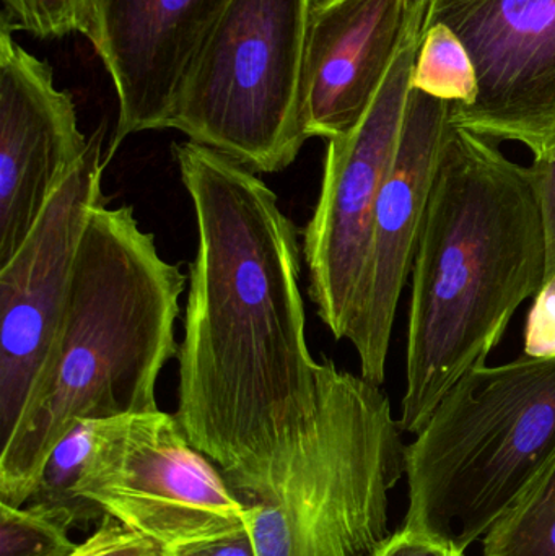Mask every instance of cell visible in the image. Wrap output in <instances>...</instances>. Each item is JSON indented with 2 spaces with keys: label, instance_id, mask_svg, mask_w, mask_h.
Here are the masks:
<instances>
[{
  "label": "cell",
  "instance_id": "cell-1",
  "mask_svg": "<svg viewBox=\"0 0 555 556\" xmlns=\"http://www.w3.org/2000/svg\"><path fill=\"white\" fill-rule=\"evenodd\" d=\"M194 207L176 418L215 466L318 410L306 342L299 228L247 166L186 140L172 147Z\"/></svg>",
  "mask_w": 555,
  "mask_h": 556
},
{
  "label": "cell",
  "instance_id": "cell-2",
  "mask_svg": "<svg viewBox=\"0 0 555 556\" xmlns=\"http://www.w3.org/2000/svg\"><path fill=\"white\" fill-rule=\"evenodd\" d=\"M411 278L400 425L416 437L456 381L488 363L518 307L546 281L530 169L452 124Z\"/></svg>",
  "mask_w": 555,
  "mask_h": 556
},
{
  "label": "cell",
  "instance_id": "cell-3",
  "mask_svg": "<svg viewBox=\"0 0 555 556\" xmlns=\"http://www.w3.org/2000/svg\"><path fill=\"white\" fill-rule=\"evenodd\" d=\"M186 277L130 205L88 220L51 363L0 451V503L33 498L46 460L80 420L160 410L156 382L178 356Z\"/></svg>",
  "mask_w": 555,
  "mask_h": 556
},
{
  "label": "cell",
  "instance_id": "cell-4",
  "mask_svg": "<svg viewBox=\"0 0 555 556\" xmlns=\"http://www.w3.org/2000/svg\"><path fill=\"white\" fill-rule=\"evenodd\" d=\"M308 424L217 467L250 509L257 556H371L406 476L403 428L381 386L319 359Z\"/></svg>",
  "mask_w": 555,
  "mask_h": 556
},
{
  "label": "cell",
  "instance_id": "cell-5",
  "mask_svg": "<svg viewBox=\"0 0 555 556\" xmlns=\"http://www.w3.org/2000/svg\"><path fill=\"white\" fill-rule=\"evenodd\" d=\"M555 454V358L475 366L407 444L404 529L484 539Z\"/></svg>",
  "mask_w": 555,
  "mask_h": 556
},
{
  "label": "cell",
  "instance_id": "cell-6",
  "mask_svg": "<svg viewBox=\"0 0 555 556\" xmlns=\"http://www.w3.org/2000/svg\"><path fill=\"white\" fill-rule=\"evenodd\" d=\"M313 0H231L195 58L169 129L251 172L289 168L305 146L300 68Z\"/></svg>",
  "mask_w": 555,
  "mask_h": 556
},
{
  "label": "cell",
  "instance_id": "cell-7",
  "mask_svg": "<svg viewBox=\"0 0 555 556\" xmlns=\"http://www.w3.org/2000/svg\"><path fill=\"white\" fill-rule=\"evenodd\" d=\"M75 498L101 516L179 548L250 529V509L175 414L100 418Z\"/></svg>",
  "mask_w": 555,
  "mask_h": 556
},
{
  "label": "cell",
  "instance_id": "cell-8",
  "mask_svg": "<svg viewBox=\"0 0 555 556\" xmlns=\"http://www.w3.org/2000/svg\"><path fill=\"white\" fill-rule=\"evenodd\" d=\"M417 0L406 38L361 123L328 140L318 204L302 233L308 294L336 340L348 339L370 253L378 198L400 149L422 36Z\"/></svg>",
  "mask_w": 555,
  "mask_h": 556
},
{
  "label": "cell",
  "instance_id": "cell-9",
  "mask_svg": "<svg viewBox=\"0 0 555 556\" xmlns=\"http://www.w3.org/2000/svg\"><path fill=\"white\" fill-rule=\"evenodd\" d=\"M103 134L55 189L15 256L0 267V438L18 424L51 363L88 220L103 204Z\"/></svg>",
  "mask_w": 555,
  "mask_h": 556
},
{
  "label": "cell",
  "instance_id": "cell-10",
  "mask_svg": "<svg viewBox=\"0 0 555 556\" xmlns=\"http://www.w3.org/2000/svg\"><path fill=\"white\" fill-rule=\"evenodd\" d=\"M455 33L478 94L452 104V124L537 155L555 134V0H424V26Z\"/></svg>",
  "mask_w": 555,
  "mask_h": 556
},
{
  "label": "cell",
  "instance_id": "cell-11",
  "mask_svg": "<svg viewBox=\"0 0 555 556\" xmlns=\"http://www.w3.org/2000/svg\"><path fill=\"white\" fill-rule=\"evenodd\" d=\"M452 103L411 88L400 149L375 208L370 253L348 339L361 375L381 386L398 303L422 231L437 168L452 129Z\"/></svg>",
  "mask_w": 555,
  "mask_h": 556
},
{
  "label": "cell",
  "instance_id": "cell-12",
  "mask_svg": "<svg viewBox=\"0 0 555 556\" xmlns=\"http://www.w3.org/2000/svg\"><path fill=\"white\" fill-rule=\"evenodd\" d=\"M88 143L72 94L55 88L48 62L0 22V267L25 243Z\"/></svg>",
  "mask_w": 555,
  "mask_h": 556
},
{
  "label": "cell",
  "instance_id": "cell-13",
  "mask_svg": "<svg viewBox=\"0 0 555 556\" xmlns=\"http://www.w3.org/2000/svg\"><path fill=\"white\" fill-rule=\"evenodd\" d=\"M231 0H97L90 39L113 80V159L127 137L169 129L186 77Z\"/></svg>",
  "mask_w": 555,
  "mask_h": 556
},
{
  "label": "cell",
  "instance_id": "cell-14",
  "mask_svg": "<svg viewBox=\"0 0 555 556\" xmlns=\"http://www.w3.org/2000/svg\"><path fill=\"white\" fill-rule=\"evenodd\" d=\"M417 0H313L300 68L306 139L351 132L406 38Z\"/></svg>",
  "mask_w": 555,
  "mask_h": 556
},
{
  "label": "cell",
  "instance_id": "cell-15",
  "mask_svg": "<svg viewBox=\"0 0 555 556\" xmlns=\"http://www.w3.org/2000/svg\"><path fill=\"white\" fill-rule=\"evenodd\" d=\"M482 556H555V454L489 529Z\"/></svg>",
  "mask_w": 555,
  "mask_h": 556
},
{
  "label": "cell",
  "instance_id": "cell-16",
  "mask_svg": "<svg viewBox=\"0 0 555 556\" xmlns=\"http://www.w3.org/2000/svg\"><path fill=\"white\" fill-rule=\"evenodd\" d=\"M413 88L466 106L478 94L475 65L463 42L445 25L424 26L414 65Z\"/></svg>",
  "mask_w": 555,
  "mask_h": 556
},
{
  "label": "cell",
  "instance_id": "cell-17",
  "mask_svg": "<svg viewBox=\"0 0 555 556\" xmlns=\"http://www.w3.org/2000/svg\"><path fill=\"white\" fill-rule=\"evenodd\" d=\"M77 519L67 509L35 503H0V556H71L78 544L68 531Z\"/></svg>",
  "mask_w": 555,
  "mask_h": 556
},
{
  "label": "cell",
  "instance_id": "cell-18",
  "mask_svg": "<svg viewBox=\"0 0 555 556\" xmlns=\"http://www.w3.org/2000/svg\"><path fill=\"white\" fill-rule=\"evenodd\" d=\"M97 0H2L0 22L36 38H62L72 33L90 36Z\"/></svg>",
  "mask_w": 555,
  "mask_h": 556
},
{
  "label": "cell",
  "instance_id": "cell-19",
  "mask_svg": "<svg viewBox=\"0 0 555 556\" xmlns=\"http://www.w3.org/2000/svg\"><path fill=\"white\" fill-rule=\"evenodd\" d=\"M71 556H169V551L111 516H104L97 531L78 544Z\"/></svg>",
  "mask_w": 555,
  "mask_h": 556
},
{
  "label": "cell",
  "instance_id": "cell-20",
  "mask_svg": "<svg viewBox=\"0 0 555 556\" xmlns=\"http://www.w3.org/2000/svg\"><path fill=\"white\" fill-rule=\"evenodd\" d=\"M530 169L546 241V280L555 277V134L534 155Z\"/></svg>",
  "mask_w": 555,
  "mask_h": 556
},
{
  "label": "cell",
  "instance_id": "cell-21",
  "mask_svg": "<svg viewBox=\"0 0 555 556\" xmlns=\"http://www.w3.org/2000/svg\"><path fill=\"white\" fill-rule=\"evenodd\" d=\"M524 353L530 358H555V277L534 296L525 327Z\"/></svg>",
  "mask_w": 555,
  "mask_h": 556
},
{
  "label": "cell",
  "instance_id": "cell-22",
  "mask_svg": "<svg viewBox=\"0 0 555 556\" xmlns=\"http://www.w3.org/2000/svg\"><path fill=\"white\" fill-rule=\"evenodd\" d=\"M371 556H466L452 542L424 532L401 528L387 539Z\"/></svg>",
  "mask_w": 555,
  "mask_h": 556
},
{
  "label": "cell",
  "instance_id": "cell-23",
  "mask_svg": "<svg viewBox=\"0 0 555 556\" xmlns=\"http://www.w3.org/2000/svg\"><path fill=\"white\" fill-rule=\"evenodd\" d=\"M169 556H257L250 531L234 532L214 541L172 548Z\"/></svg>",
  "mask_w": 555,
  "mask_h": 556
}]
</instances>
